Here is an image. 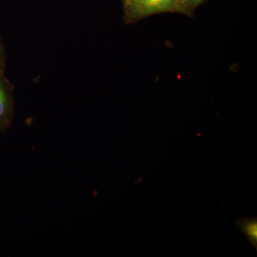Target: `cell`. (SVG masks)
<instances>
[{"instance_id": "obj_1", "label": "cell", "mask_w": 257, "mask_h": 257, "mask_svg": "<svg viewBox=\"0 0 257 257\" xmlns=\"http://www.w3.org/2000/svg\"><path fill=\"white\" fill-rule=\"evenodd\" d=\"M178 0H145L136 8L124 13L126 23H134L139 20L162 13H176Z\"/></svg>"}, {"instance_id": "obj_2", "label": "cell", "mask_w": 257, "mask_h": 257, "mask_svg": "<svg viewBox=\"0 0 257 257\" xmlns=\"http://www.w3.org/2000/svg\"><path fill=\"white\" fill-rule=\"evenodd\" d=\"M14 99L13 90L0 64V132L6 131L13 123Z\"/></svg>"}, {"instance_id": "obj_3", "label": "cell", "mask_w": 257, "mask_h": 257, "mask_svg": "<svg viewBox=\"0 0 257 257\" xmlns=\"http://www.w3.org/2000/svg\"><path fill=\"white\" fill-rule=\"evenodd\" d=\"M236 226L257 250V218H240L236 221Z\"/></svg>"}, {"instance_id": "obj_4", "label": "cell", "mask_w": 257, "mask_h": 257, "mask_svg": "<svg viewBox=\"0 0 257 257\" xmlns=\"http://www.w3.org/2000/svg\"><path fill=\"white\" fill-rule=\"evenodd\" d=\"M205 0H178L176 13L189 14L197 8L199 5L204 3Z\"/></svg>"}, {"instance_id": "obj_5", "label": "cell", "mask_w": 257, "mask_h": 257, "mask_svg": "<svg viewBox=\"0 0 257 257\" xmlns=\"http://www.w3.org/2000/svg\"><path fill=\"white\" fill-rule=\"evenodd\" d=\"M3 59H4V50H3V45L0 42V64H3Z\"/></svg>"}, {"instance_id": "obj_6", "label": "cell", "mask_w": 257, "mask_h": 257, "mask_svg": "<svg viewBox=\"0 0 257 257\" xmlns=\"http://www.w3.org/2000/svg\"></svg>"}]
</instances>
